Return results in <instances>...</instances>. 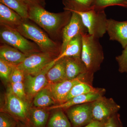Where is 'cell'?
<instances>
[{
	"mask_svg": "<svg viewBox=\"0 0 127 127\" xmlns=\"http://www.w3.org/2000/svg\"><path fill=\"white\" fill-rule=\"evenodd\" d=\"M0 3L19 14L24 20L29 19V7L22 0H0Z\"/></svg>",
	"mask_w": 127,
	"mask_h": 127,
	"instance_id": "obj_25",
	"label": "cell"
},
{
	"mask_svg": "<svg viewBox=\"0 0 127 127\" xmlns=\"http://www.w3.org/2000/svg\"><path fill=\"white\" fill-rule=\"evenodd\" d=\"M94 0H63L65 10L72 12H83L92 8Z\"/></svg>",
	"mask_w": 127,
	"mask_h": 127,
	"instance_id": "obj_23",
	"label": "cell"
},
{
	"mask_svg": "<svg viewBox=\"0 0 127 127\" xmlns=\"http://www.w3.org/2000/svg\"><path fill=\"white\" fill-rule=\"evenodd\" d=\"M65 58L66 80L74 79L81 74L88 71L81 57H68Z\"/></svg>",
	"mask_w": 127,
	"mask_h": 127,
	"instance_id": "obj_15",
	"label": "cell"
},
{
	"mask_svg": "<svg viewBox=\"0 0 127 127\" xmlns=\"http://www.w3.org/2000/svg\"><path fill=\"white\" fill-rule=\"evenodd\" d=\"M28 5L32 4H38L43 6L44 5V0H22Z\"/></svg>",
	"mask_w": 127,
	"mask_h": 127,
	"instance_id": "obj_34",
	"label": "cell"
},
{
	"mask_svg": "<svg viewBox=\"0 0 127 127\" xmlns=\"http://www.w3.org/2000/svg\"><path fill=\"white\" fill-rule=\"evenodd\" d=\"M106 91L105 90L101 92L91 93L79 95L72 98L62 104L54 105L47 108L46 109L48 111L59 109L65 110L75 105L92 102L100 97L103 96Z\"/></svg>",
	"mask_w": 127,
	"mask_h": 127,
	"instance_id": "obj_14",
	"label": "cell"
},
{
	"mask_svg": "<svg viewBox=\"0 0 127 127\" xmlns=\"http://www.w3.org/2000/svg\"><path fill=\"white\" fill-rule=\"evenodd\" d=\"M47 78L49 84H55L66 80L65 58L55 62L47 72Z\"/></svg>",
	"mask_w": 127,
	"mask_h": 127,
	"instance_id": "obj_19",
	"label": "cell"
},
{
	"mask_svg": "<svg viewBox=\"0 0 127 127\" xmlns=\"http://www.w3.org/2000/svg\"><path fill=\"white\" fill-rule=\"evenodd\" d=\"M106 123L93 120L88 124L83 127H104Z\"/></svg>",
	"mask_w": 127,
	"mask_h": 127,
	"instance_id": "obj_33",
	"label": "cell"
},
{
	"mask_svg": "<svg viewBox=\"0 0 127 127\" xmlns=\"http://www.w3.org/2000/svg\"><path fill=\"white\" fill-rule=\"evenodd\" d=\"M24 20L16 12L0 3V25L16 29Z\"/></svg>",
	"mask_w": 127,
	"mask_h": 127,
	"instance_id": "obj_18",
	"label": "cell"
},
{
	"mask_svg": "<svg viewBox=\"0 0 127 127\" xmlns=\"http://www.w3.org/2000/svg\"><path fill=\"white\" fill-rule=\"evenodd\" d=\"M28 55L11 46L1 43L0 46V59L14 66H17L22 63Z\"/></svg>",
	"mask_w": 127,
	"mask_h": 127,
	"instance_id": "obj_17",
	"label": "cell"
},
{
	"mask_svg": "<svg viewBox=\"0 0 127 127\" xmlns=\"http://www.w3.org/2000/svg\"><path fill=\"white\" fill-rule=\"evenodd\" d=\"M75 12L81 17L89 34L98 39L104 36L107 32L108 20L104 10L92 8L86 11Z\"/></svg>",
	"mask_w": 127,
	"mask_h": 127,
	"instance_id": "obj_5",
	"label": "cell"
},
{
	"mask_svg": "<svg viewBox=\"0 0 127 127\" xmlns=\"http://www.w3.org/2000/svg\"><path fill=\"white\" fill-rule=\"evenodd\" d=\"M113 6L127 8V0H94L92 8L104 10L106 7Z\"/></svg>",
	"mask_w": 127,
	"mask_h": 127,
	"instance_id": "obj_26",
	"label": "cell"
},
{
	"mask_svg": "<svg viewBox=\"0 0 127 127\" xmlns=\"http://www.w3.org/2000/svg\"><path fill=\"white\" fill-rule=\"evenodd\" d=\"M25 78V75L23 72L18 68L17 66H15L10 76L9 83L10 84L23 82Z\"/></svg>",
	"mask_w": 127,
	"mask_h": 127,
	"instance_id": "obj_31",
	"label": "cell"
},
{
	"mask_svg": "<svg viewBox=\"0 0 127 127\" xmlns=\"http://www.w3.org/2000/svg\"><path fill=\"white\" fill-rule=\"evenodd\" d=\"M19 121L5 112L0 113V127H17Z\"/></svg>",
	"mask_w": 127,
	"mask_h": 127,
	"instance_id": "obj_28",
	"label": "cell"
},
{
	"mask_svg": "<svg viewBox=\"0 0 127 127\" xmlns=\"http://www.w3.org/2000/svg\"><path fill=\"white\" fill-rule=\"evenodd\" d=\"M17 127H30L28 126L25 123L19 121L18 122V125Z\"/></svg>",
	"mask_w": 127,
	"mask_h": 127,
	"instance_id": "obj_35",
	"label": "cell"
},
{
	"mask_svg": "<svg viewBox=\"0 0 127 127\" xmlns=\"http://www.w3.org/2000/svg\"><path fill=\"white\" fill-rule=\"evenodd\" d=\"M57 57L47 53H37L28 56L17 66L25 75H35L42 70Z\"/></svg>",
	"mask_w": 127,
	"mask_h": 127,
	"instance_id": "obj_8",
	"label": "cell"
},
{
	"mask_svg": "<svg viewBox=\"0 0 127 127\" xmlns=\"http://www.w3.org/2000/svg\"><path fill=\"white\" fill-rule=\"evenodd\" d=\"M55 63L48 64L40 72L35 75H25L24 84L28 100L30 102L38 93L48 85L47 73Z\"/></svg>",
	"mask_w": 127,
	"mask_h": 127,
	"instance_id": "obj_10",
	"label": "cell"
},
{
	"mask_svg": "<svg viewBox=\"0 0 127 127\" xmlns=\"http://www.w3.org/2000/svg\"></svg>",
	"mask_w": 127,
	"mask_h": 127,
	"instance_id": "obj_37",
	"label": "cell"
},
{
	"mask_svg": "<svg viewBox=\"0 0 127 127\" xmlns=\"http://www.w3.org/2000/svg\"></svg>",
	"mask_w": 127,
	"mask_h": 127,
	"instance_id": "obj_36",
	"label": "cell"
},
{
	"mask_svg": "<svg viewBox=\"0 0 127 127\" xmlns=\"http://www.w3.org/2000/svg\"><path fill=\"white\" fill-rule=\"evenodd\" d=\"M0 38L1 43L11 46L28 56L42 52L35 43L29 40L15 28L0 25Z\"/></svg>",
	"mask_w": 127,
	"mask_h": 127,
	"instance_id": "obj_4",
	"label": "cell"
},
{
	"mask_svg": "<svg viewBox=\"0 0 127 127\" xmlns=\"http://www.w3.org/2000/svg\"><path fill=\"white\" fill-rule=\"evenodd\" d=\"M116 59L118 63L119 71L121 73H127V46L124 48L122 54L116 57Z\"/></svg>",
	"mask_w": 127,
	"mask_h": 127,
	"instance_id": "obj_30",
	"label": "cell"
},
{
	"mask_svg": "<svg viewBox=\"0 0 127 127\" xmlns=\"http://www.w3.org/2000/svg\"><path fill=\"white\" fill-rule=\"evenodd\" d=\"M104 127H123L120 115L117 113L112 116L106 122Z\"/></svg>",
	"mask_w": 127,
	"mask_h": 127,
	"instance_id": "obj_32",
	"label": "cell"
},
{
	"mask_svg": "<svg viewBox=\"0 0 127 127\" xmlns=\"http://www.w3.org/2000/svg\"><path fill=\"white\" fill-rule=\"evenodd\" d=\"M82 48V39L81 35L75 37L67 44L64 51L54 59V62L66 57H81Z\"/></svg>",
	"mask_w": 127,
	"mask_h": 127,
	"instance_id": "obj_20",
	"label": "cell"
},
{
	"mask_svg": "<svg viewBox=\"0 0 127 127\" xmlns=\"http://www.w3.org/2000/svg\"><path fill=\"white\" fill-rule=\"evenodd\" d=\"M56 111L49 117L46 127H72L70 122L63 109Z\"/></svg>",
	"mask_w": 127,
	"mask_h": 127,
	"instance_id": "obj_24",
	"label": "cell"
},
{
	"mask_svg": "<svg viewBox=\"0 0 127 127\" xmlns=\"http://www.w3.org/2000/svg\"><path fill=\"white\" fill-rule=\"evenodd\" d=\"M93 120L106 122L118 113L120 106L112 98L101 96L91 102Z\"/></svg>",
	"mask_w": 127,
	"mask_h": 127,
	"instance_id": "obj_9",
	"label": "cell"
},
{
	"mask_svg": "<svg viewBox=\"0 0 127 127\" xmlns=\"http://www.w3.org/2000/svg\"><path fill=\"white\" fill-rule=\"evenodd\" d=\"M94 74L93 73L87 71L74 79H67L55 84H48L47 86L51 91L57 104H62L64 102L66 97L75 84L83 81L92 83Z\"/></svg>",
	"mask_w": 127,
	"mask_h": 127,
	"instance_id": "obj_7",
	"label": "cell"
},
{
	"mask_svg": "<svg viewBox=\"0 0 127 127\" xmlns=\"http://www.w3.org/2000/svg\"><path fill=\"white\" fill-rule=\"evenodd\" d=\"M49 118L46 108L30 107L28 117V126L30 127H46Z\"/></svg>",
	"mask_w": 127,
	"mask_h": 127,
	"instance_id": "obj_16",
	"label": "cell"
},
{
	"mask_svg": "<svg viewBox=\"0 0 127 127\" xmlns=\"http://www.w3.org/2000/svg\"><path fill=\"white\" fill-rule=\"evenodd\" d=\"M15 66L3 59H0V77L3 81L5 83L9 82L10 76Z\"/></svg>",
	"mask_w": 127,
	"mask_h": 127,
	"instance_id": "obj_27",
	"label": "cell"
},
{
	"mask_svg": "<svg viewBox=\"0 0 127 127\" xmlns=\"http://www.w3.org/2000/svg\"><path fill=\"white\" fill-rule=\"evenodd\" d=\"M82 48L81 58L88 71L94 73L100 70L104 59L102 47L99 40L88 33L82 34Z\"/></svg>",
	"mask_w": 127,
	"mask_h": 127,
	"instance_id": "obj_3",
	"label": "cell"
},
{
	"mask_svg": "<svg viewBox=\"0 0 127 127\" xmlns=\"http://www.w3.org/2000/svg\"><path fill=\"white\" fill-rule=\"evenodd\" d=\"M10 84L9 87L15 95L23 101L29 102L26 95L24 83H10Z\"/></svg>",
	"mask_w": 127,
	"mask_h": 127,
	"instance_id": "obj_29",
	"label": "cell"
},
{
	"mask_svg": "<svg viewBox=\"0 0 127 127\" xmlns=\"http://www.w3.org/2000/svg\"><path fill=\"white\" fill-rule=\"evenodd\" d=\"M5 96V104L1 112L9 113L20 122L28 125L30 103L15 95L9 86Z\"/></svg>",
	"mask_w": 127,
	"mask_h": 127,
	"instance_id": "obj_6",
	"label": "cell"
},
{
	"mask_svg": "<svg viewBox=\"0 0 127 127\" xmlns=\"http://www.w3.org/2000/svg\"><path fill=\"white\" fill-rule=\"evenodd\" d=\"M72 12L70 20L64 28L63 32L61 53L64 51L66 46L73 38L79 35L88 33L80 16L74 12Z\"/></svg>",
	"mask_w": 127,
	"mask_h": 127,
	"instance_id": "obj_12",
	"label": "cell"
},
{
	"mask_svg": "<svg viewBox=\"0 0 127 127\" xmlns=\"http://www.w3.org/2000/svg\"><path fill=\"white\" fill-rule=\"evenodd\" d=\"M29 20H24L16 29L26 38L35 43L42 52L58 56L61 52L62 43L50 38L38 26Z\"/></svg>",
	"mask_w": 127,
	"mask_h": 127,
	"instance_id": "obj_2",
	"label": "cell"
},
{
	"mask_svg": "<svg viewBox=\"0 0 127 127\" xmlns=\"http://www.w3.org/2000/svg\"><path fill=\"white\" fill-rule=\"evenodd\" d=\"M29 19L35 22L55 41L62 40L64 29L70 20L72 12L65 10L55 13L47 11L38 4L28 5Z\"/></svg>",
	"mask_w": 127,
	"mask_h": 127,
	"instance_id": "obj_1",
	"label": "cell"
},
{
	"mask_svg": "<svg viewBox=\"0 0 127 127\" xmlns=\"http://www.w3.org/2000/svg\"><path fill=\"white\" fill-rule=\"evenodd\" d=\"M104 88H95L92 83L86 82H81L73 87L68 95L66 97L64 102L76 96L91 93L97 92L104 91Z\"/></svg>",
	"mask_w": 127,
	"mask_h": 127,
	"instance_id": "obj_21",
	"label": "cell"
},
{
	"mask_svg": "<svg viewBox=\"0 0 127 127\" xmlns=\"http://www.w3.org/2000/svg\"><path fill=\"white\" fill-rule=\"evenodd\" d=\"M106 31L109 40L116 41L121 44L123 48L127 46V21H119L108 19Z\"/></svg>",
	"mask_w": 127,
	"mask_h": 127,
	"instance_id": "obj_13",
	"label": "cell"
},
{
	"mask_svg": "<svg viewBox=\"0 0 127 127\" xmlns=\"http://www.w3.org/2000/svg\"><path fill=\"white\" fill-rule=\"evenodd\" d=\"M33 103L34 106L45 108L57 104L47 86L40 91L33 98Z\"/></svg>",
	"mask_w": 127,
	"mask_h": 127,
	"instance_id": "obj_22",
	"label": "cell"
},
{
	"mask_svg": "<svg viewBox=\"0 0 127 127\" xmlns=\"http://www.w3.org/2000/svg\"><path fill=\"white\" fill-rule=\"evenodd\" d=\"M91 102L75 105L65 110L72 127H83L93 120Z\"/></svg>",
	"mask_w": 127,
	"mask_h": 127,
	"instance_id": "obj_11",
	"label": "cell"
}]
</instances>
